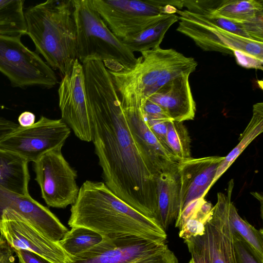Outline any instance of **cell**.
<instances>
[{
  "instance_id": "d4e9b609",
  "label": "cell",
  "mask_w": 263,
  "mask_h": 263,
  "mask_svg": "<svg viewBox=\"0 0 263 263\" xmlns=\"http://www.w3.org/2000/svg\"><path fill=\"white\" fill-rule=\"evenodd\" d=\"M24 1L0 0V35L27 34Z\"/></svg>"
},
{
  "instance_id": "5bb4252c",
  "label": "cell",
  "mask_w": 263,
  "mask_h": 263,
  "mask_svg": "<svg viewBox=\"0 0 263 263\" xmlns=\"http://www.w3.org/2000/svg\"><path fill=\"white\" fill-rule=\"evenodd\" d=\"M120 101L134 140L148 165L159 174L176 167L180 161L151 130L141 104L133 100Z\"/></svg>"
},
{
  "instance_id": "52a82bcc",
  "label": "cell",
  "mask_w": 263,
  "mask_h": 263,
  "mask_svg": "<svg viewBox=\"0 0 263 263\" xmlns=\"http://www.w3.org/2000/svg\"><path fill=\"white\" fill-rule=\"evenodd\" d=\"M112 33L119 40L133 36L166 14L183 8L182 1L92 0Z\"/></svg>"
},
{
  "instance_id": "7a4b0ae2",
  "label": "cell",
  "mask_w": 263,
  "mask_h": 263,
  "mask_svg": "<svg viewBox=\"0 0 263 263\" xmlns=\"http://www.w3.org/2000/svg\"><path fill=\"white\" fill-rule=\"evenodd\" d=\"M70 228L84 227L103 237L133 236L165 242L166 231L156 221L115 195L104 182L86 180L71 205Z\"/></svg>"
},
{
  "instance_id": "4dcf8cb0",
  "label": "cell",
  "mask_w": 263,
  "mask_h": 263,
  "mask_svg": "<svg viewBox=\"0 0 263 263\" xmlns=\"http://www.w3.org/2000/svg\"><path fill=\"white\" fill-rule=\"evenodd\" d=\"M233 236L237 263H259L249 251L240 237L234 231Z\"/></svg>"
},
{
  "instance_id": "277c9868",
  "label": "cell",
  "mask_w": 263,
  "mask_h": 263,
  "mask_svg": "<svg viewBox=\"0 0 263 263\" xmlns=\"http://www.w3.org/2000/svg\"><path fill=\"white\" fill-rule=\"evenodd\" d=\"M132 68L109 71L119 100H133L141 105L174 78L194 72L197 63L173 49L158 47L141 52Z\"/></svg>"
},
{
  "instance_id": "44dd1931",
  "label": "cell",
  "mask_w": 263,
  "mask_h": 263,
  "mask_svg": "<svg viewBox=\"0 0 263 263\" xmlns=\"http://www.w3.org/2000/svg\"><path fill=\"white\" fill-rule=\"evenodd\" d=\"M28 163L14 153L0 149V186L15 193L29 195Z\"/></svg>"
},
{
  "instance_id": "7c38bea8",
  "label": "cell",
  "mask_w": 263,
  "mask_h": 263,
  "mask_svg": "<svg viewBox=\"0 0 263 263\" xmlns=\"http://www.w3.org/2000/svg\"><path fill=\"white\" fill-rule=\"evenodd\" d=\"M63 121L81 140L92 141V125L86 98L82 64L77 59L70 72L64 76L58 89Z\"/></svg>"
},
{
  "instance_id": "6da1fadb",
  "label": "cell",
  "mask_w": 263,
  "mask_h": 263,
  "mask_svg": "<svg viewBox=\"0 0 263 263\" xmlns=\"http://www.w3.org/2000/svg\"><path fill=\"white\" fill-rule=\"evenodd\" d=\"M92 125V141L104 183L115 195L155 221L160 174L135 143L108 70L103 62L82 63Z\"/></svg>"
},
{
  "instance_id": "836d02e7",
  "label": "cell",
  "mask_w": 263,
  "mask_h": 263,
  "mask_svg": "<svg viewBox=\"0 0 263 263\" xmlns=\"http://www.w3.org/2000/svg\"><path fill=\"white\" fill-rule=\"evenodd\" d=\"M14 250L7 241L0 235V263H16Z\"/></svg>"
},
{
  "instance_id": "f1b7e54d",
  "label": "cell",
  "mask_w": 263,
  "mask_h": 263,
  "mask_svg": "<svg viewBox=\"0 0 263 263\" xmlns=\"http://www.w3.org/2000/svg\"><path fill=\"white\" fill-rule=\"evenodd\" d=\"M193 263H212L204 234L184 240Z\"/></svg>"
},
{
  "instance_id": "74e56055",
  "label": "cell",
  "mask_w": 263,
  "mask_h": 263,
  "mask_svg": "<svg viewBox=\"0 0 263 263\" xmlns=\"http://www.w3.org/2000/svg\"><path fill=\"white\" fill-rule=\"evenodd\" d=\"M189 263H193L192 260L191 259V260H190V261L189 262Z\"/></svg>"
},
{
  "instance_id": "9a60e30c",
  "label": "cell",
  "mask_w": 263,
  "mask_h": 263,
  "mask_svg": "<svg viewBox=\"0 0 263 263\" xmlns=\"http://www.w3.org/2000/svg\"><path fill=\"white\" fill-rule=\"evenodd\" d=\"M234 186L228 183L226 193L219 192L211 216L205 226L204 236L212 263H237L233 231L230 222L229 207Z\"/></svg>"
},
{
  "instance_id": "e575fe53",
  "label": "cell",
  "mask_w": 263,
  "mask_h": 263,
  "mask_svg": "<svg viewBox=\"0 0 263 263\" xmlns=\"http://www.w3.org/2000/svg\"><path fill=\"white\" fill-rule=\"evenodd\" d=\"M13 250L20 263H50L31 252L23 250Z\"/></svg>"
},
{
  "instance_id": "cb8c5ba5",
  "label": "cell",
  "mask_w": 263,
  "mask_h": 263,
  "mask_svg": "<svg viewBox=\"0 0 263 263\" xmlns=\"http://www.w3.org/2000/svg\"><path fill=\"white\" fill-rule=\"evenodd\" d=\"M229 219L233 230L242 239L249 251L259 263H263V232L242 219L232 201Z\"/></svg>"
},
{
  "instance_id": "1f68e13d",
  "label": "cell",
  "mask_w": 263,
  "mask_h": 263,
  "mask_svg": "<svg viewBox=\"0 0 263 263\" xmlns=\"http://www.w3.org/2000/svg\"><path fill=\"white\" fill-rule=\"evenodd\" d=\"M146 120H170L167 115L157 104L147 100L142 106Z\"/></svg>"
},
{
  "instance_id": "5b68a950",
  "label": "cell",
  "mask_w": 263,
  "mask_h": 263,
  "mask_svg": "<svg viewBox=\"0 0 263 263\" xmlns=\"http://www.w3.org/2000/svg\"><path fill=\"white\" fill-rule=\"evenodd\" d=\"M78 59L82 64L98 60L109 70L120 72L134 66L137 60L108 28L92 0H73Z\"/></svg>"
},
{
  "instance_id": "e0dca14e",
  "label": "cell",
  "mask_w": 263,
  "mask_h": 263,
  "mask_svg": "<svg viewBox=\"0 0 263 263\" xmlns=\"http://www.w3.org/2000/svg\"><path fill=\"white\" fill-rule=\"evenodd\" d=\"M223 158L224 157L217 156L198 158L190 157L179 162L178 165L180 183L179 216L187 205L204 198L214 184L217 168Z\"/></svg>"
},
{
  "instance_id": "4316f807",
  "label": "cell",
  "mask_w": 263,
  "mask_h": 263,
  "mask_svg": "<svg viewBox=\"0 0 263 263\" xmlns=\"http://www.w3.org/2000/svg\"><path fill=\"white\" fill-rule=\"evenodd\" d=\"M212 204L206 201L204 198L200 199L180 229L179 237L185 240L203 235L205 226L212 214Z\"/></svg>"
},
{
  "instance_id": "2e32d148",
  "label": "cell",
  "mask_w": 263,
  "mask_h": 263,
  "mask_svg": "<svg viewBox=\"0 0 263 263\" xmlns=\"http://www.w3.org/2000/svg\"><path fill=\"white\" fill-rule=\"evenodd\" d=\"M12 210L49 239L58 242L68 229L49 209L30 195L15 193L0 186V218L3 212Z\"/></svg>"
},
{
  "instance_id": "83f0119b",
  "label": "cell",
  "mask_w": 263,
  "mask_h": 263,
  "mask_svg": "<svg viewBox=\"0 0 263 263\" xmlns=\"http://www.w3.org/2000/svg\"><path fill=\"white\" fill-rule=\"evenodd\" d=\"M166 140L172 152L180 161L191 157L190 138L182 122L167 121Z\"/></svg>"
},
{
  "instance_id": "d6986e66",
  "label": "cell",
  "mask_w": 263,
  "mask_h": 263,
  "mask_svg": "<svg viewBox=\"0 0 263 263\" xmlns=\"http://www.w3.org/2000/svg\"><path fill=\"white\" fill-rule=\"evenodd\" d=\"M186 10L201 15H213L241 22L263 14L262 0L183 1Z\"/></svg>"
},
{
  "instance_id": "ba28073f",
  "label": "cell",
  "mask_w": 263,
  "mask_h": 263,
  "mask_svg": "<svg viewBox=\"0 0 263 263\" xmlns=\"http://www.w3.org/2000/svg\"><path fill=\"white\" fill-rule=\"evenodd\" d=\"M71 263H178L165 242L133 236L104 237L90 250L72 257Z\"/></svg>"
},
{
  "instance_id": "8fae6325",
  "label": "cell",
  "mask_w": 263,
  "mask_h": 263,
  "mask_svg": "<svg viewBox=\"0 0 263 263\" xmlns=\"http://www.w3.org/2000/svg\"><path fill=\"white\" fill-rule=\"evenodd\" d=\"M71 133L62 119L41 116L32 125L15 130L0 140V149L14 153L29 162L37 161L45 153L63 146Z\"/></svg>"
},
{
  "instance_id": "484cf974",
  "label": "cell",
  "mask_w": 263,
  "mask_h": 263,
  "mask_svg": "<svg viewBox=\"0 0 263 263\" xmlns=\"http://www.w3.org/2000/svg\"><path fill=\"white\" fill-rule=\"evenodd\" d=\"M103 237L84 227H73L68 230L58 243L71 257L77 256L99 243Z\"/></svg>"
},
{
  "instance_id": "f546056e",
  "label": "cell",
  "mask_w": 263,
  "mask_h": 263,
  "mask_svg": "<svg viewBox=\"0 0 263 263\" xmlns=\"http://www.w3.org/2000/svg\"><path fill=\"white\" fill-rule=\"evenodd\" d=\"M198 15L204 20L211 23L215 26L223 30L242 37L251 39L248 34L243 30L240 25L236 22L213 15Z\"/></svg>"
},
{
  "instance_id": "ac0fdd59",
  "label": "cell",
  "mask_w": 263,
  "mask_h": 263,
  "mask_svg": "<svg viewBox=\"0 0 263 263\" xmlns=\"http://www.w3.org/2000/svg\"><path fill=\"white\" fill-rule=\"evenodd\" d=\"M190 75L174 78L147 99L161 107L171 120L183 122L195 117L196 103L190 85Z\"/></svg>"
},
{
  "instance_id": "7402d4cb",
  "label": "cell",
  "mask_w": 263,
  "mask_h": 263,
  "mask_svg": "<svg viewBox=\"0 0 263 263\" xmlns=\"http://www.w3.org/2000/svg\"><path fill=\"white\" fill-rule=\"evenodd\" d=\"M178 21L179 16L175 14H166L145 30L122 42L133 53L160 47L167 31Z\"/></svg>"
},
{
  "instance_id": "8992f818",
  "label": "cell",
  "mask_w": 263,
  "mask_h": 263,
  "mask_svg": "<svg viewBox=\"0 0 263 263\" xmlns=\"http://www.w3.org/2000/svg\"><path fill=\"white\" fill-rule=\"evenodd\" d=\"M177 13L180 15L177 30L203 50L229 54L242 67L262 70L263 42L227 31L186 9Z\"/></svg>"
},
{
  "instance_id": "8d00e7d4",
  "label": "cell",
  "mask_w": 263,
  "mask_h": 263,
  "mask_svg": "<svg viewBox=\"0 0 263 263\" xmlns=\"http://www.w3.org/2000/svg\"><path fill=\"white\" fill-rule=\"evenodd\" d=\"M35 116L34 114L30 111H24L20 114L18 118L19 125L27 127L32 125L35 123Z\"/></svg>"
},
{
  "instance_id": "603a6c76",
  "label": "cell",
  "mask_w": 263,
  "mask_h": 263,
  "mask_svg": "<svg viewBox=\"0 0 263 263\" xmlns=\"http://www.w3.org/2000/svg\"><path fill=\"white\" fill-rule=\"evenodd\" d=\"M262 131L263 103L259 102L253 105L252 117L239 137V143L227 156L224 157L223 159L220 163L213 181V184L228 170L248 145L256 137L262 133Z\"/></svg>"
},
{
  "instance_id": "3957f363",
  "label": "cell",
  "mask_w": 263,
  "mask_h": 263,
  "mask_svg": "<svg viewBox=\"0 0 263 263\" xmlns=\"http://www.w3.org/2000/svg\"><path fill=\"white\" fill-rule=\"evenodd\" d=\"M73 0H48L24 12L27 34L38 54L62 78L78 59Z\"/></svg>"
},
{
  "instance_id": "9c48e42d",
  "label": "cell",
  "mask_w": 263,
  "mask_h": 263,
  "mask_svg": "<svg viewBox=\"0 0 263 263\" xmlns=\"http://www.w3.org/2000/svg\"><path fill=\"white\" fill-rule=\"evenodd\" d=\"M21 36L0 35V72L14 87H53L58 83L54 70L23 44Z\"/></svg>"
},
{
  "instance_id": "d590c367",
  "label": "cell",
  "mask_w": 263,
  "mask_h": 263,
  "mask_svg": "<svg viewBox=\"0 0 263 263\" xmlns=\"http://www.w3.org/2000/svg\"><path fill=\"white\" fill-rule=\"evenodd\" d=\"M19 124L13 121L0 116V140L15 130Z\"/></svg>"
},
{
  "instance_id": "ffe728a7",
  "label": "cell",
  "mask_w": 263,
  "mask_h": 263,
  "mask_svg": "<svg viewBox=\"0 0 263 263\" xmlns=\"http://www.w3.org/2000/svg\"><path fill=\"white\" fill-rule=\"evenodd\" d=\"M179 213L180 183L177 166L161 173L158 179L155 221L166 231L176 221Z\"/></svg>"
},
{
  "instance_id": "d6a6232c",
  "label": "cell",
  "mask_w": 263,
  "mask_h": 263,
  "mask_svg": "<svg viewBox=\"0 0 263 263\" xmlns=\"http://www.w3.org/2000/svg\"><path fill=\"white\" fill-rule=\"evenodd\" d=\"M146 120V119H145ZM168 120H146V123L158 140L167 148L166 136L167 123ZM171 150V149H170Z\"/></svg>"
},
{
  "instance_id": "4fadbf2b",
  "label": "cell",
  "mask_w": 263,
  "mask_h": 263,
  "mask_svg": "<svg viewBox=\"0 0 263 263\" xmlns=\"http://www.w3.org/2000/svg\"><path fill=\"white\" fill-rule=\"evenodd\" d=\"M1 235L13 250L34 253L50 263H71L72 257L58 242L42 235L12 210H4L0 218Z\"/></svg>"
},
{
  "instance_id": "30bf717a",
  "label": "cell",
  "mask_w": 263,
  "mask_h": 263,
  "mask_svg": "<svg viewBox=\"0 0 263 263\" xmlns=\"http://www.w3.org/2000/svg\"><path fill=\"white\" fill-rule=\"evenodd\" d=\"M62 147L47 152L34 162L35 180L42 197L50 207L65 208L76 202L80 188L77 171L67 161Z\"/></svg>"
}]
</instances>
